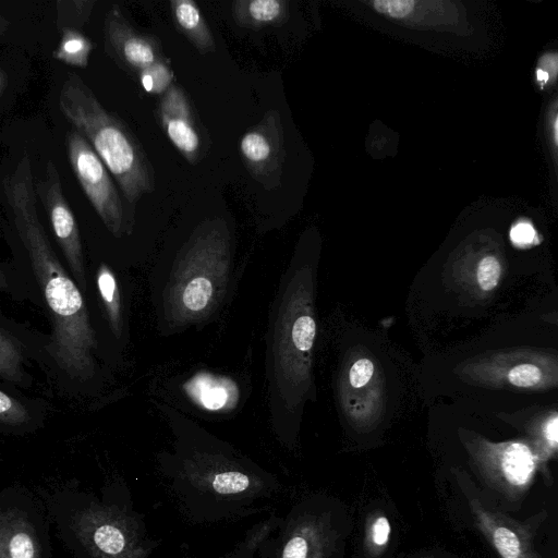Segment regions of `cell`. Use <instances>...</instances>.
Returning <instances> with one entry per match:
<instances>
[{"instance_id": "cell-28", "label": "cell", "mask_w": 558, "mask_h": 558, "mask_svg": "<svg viewBox=\"0 0 558 558\" xmlns=\"http://www.w3.org/2000/svg\"><path fill=\"white\" fill-rule=\"evenodd\" d=\"M390 525L386 517H379L373 524L372 538L376 545H384L388 541Z\"/></svg>"}, {"instance_id": "cell-22", "label": "cell", "mask_w": 558, "mask_h": 558, "mask_svg": "<svg viewBox=\"0 0 558 558\" xmlns=\"http://www.w3.org/2000/svg\"><path fill=\"white\" fill-rule=\"evenodd\" d=\"M240 153L250 166H257L270 157L271 146L262 131L251 130L241 137Z\"/></svg>"}, {"instance_id": "cell-9", "label": "cell", "mask_w": 558, "mask_h": 558, "mask_svg": "<svg viewBox=\"0 0 558 558\" xmlns=\"http://www.w3.org/2000/svg\"><path fill=\"white\" fill-rule=\"evenodd\" d=\"M70 166L83 192L107 229L119 236L123 206L111 173L87 140L75 129L65 137Z\"/></svg>"}, {"instance_id": "cell-27", "label": "cell", "mask_w": 558, "mask_h": 558, "mask_svg": "<svg viewBox=\"0 0 558 558\" xmlns=\"http://www.w3.org/2000/svg\"><path fill=\"white\" fill-rule=\"evenodd\" d=\"M307 543L301 536L291 538L282 553V558H306Z\"/></svg>"}, {"instance_id": "cell-29", "label": "cell", "mask_w": 558, "mask_h": 558, "mask_svg": "<svg viewBox=\"0 0 558 558\" xmlns=\"http://www.w3.org/2000/svg\"><path fill=\"white\" fill-rule=\"evenodd\" d=\"M547 436L550 440L558 442V417L548 424Z\"/></svg>"}, {"instance_id": "cell-2", "label": "cell", "mask_w": 558, "mask_h": 558, "mask_svg": "<svg viewBox=\"0 0 558 558\" xmlns=\"http://www.w3.org/2000/svg\"><path fill=\"white\" fill-rule=\"evenodd\" d=\"M333 341L337 416L354 436L379 434L421 396L420 364L389 336V325L339 319Z\"/></svg>"}, {"instance_id": "cell-12", "label": "cell", "mask_w": 558, "mask_h": 558, "mask_svg": "<svg viewBox=\"0 0 558 558\" xmlns=\"http://www.w3.org/2000/svg\"><path fill=\"white\" fill-rule=\"evenodd\" d=\"M104 35L113 58L133 73L138 74L166 58L159 41L153 36L136 32L117 4H113L106 14Z\"/></svg>"}, {"instance_id": "cell-23", "label": "cell", "mask_w": 558, "mask_h": 558, "mask_svg": "<svg viewBox=\"0 0 558 558\" xmlns=\"http://www.w3.org/2000/svg\"><path fill=\"white\" fill-rule=\"evenodd\" d=\"M500 264L494 256H485L477 266V282L483 291L493 290L499 281Z\"/></svg>"}, {"instance_id": "cell-10", "label": "cell", "mask_w": 558, "mask_h": 558, "mask_svg": "<svg viewBox=\"0 0 558 558\" xmlns=\"http://www.w3.org/2000/svg\"><path fill=\"white\" fill-rule=\"evenodd\" d=\"M36 194L45 206L54 238L61 247L72 275L82 292L87 290L78 225L63 194L60 174L52 160H48L45 175L35 185Z\"/></svg>"}, {"instance_id": "cell-32", "label": "cell", "mask_w": 558, "mask_h": 558, "mask_svg": "<svg viewBox=\"0 0 558 558\" xmlns=\"http://www.w3.org/2000/svg\"><path fill=\"white\" fill-rule=\"evenodd\" d=\"M184 558H194V557H184Z\"/></svg>"}, {"instance_id": "cell-25", "label": "cell", "mask_w": 558, "mask_h": 558, "mask_svg": "<svg viewBox=\"0 0 558 558\" xmlns=\"http://www.w3.org/2000/svg\"><path fill=\"white\" fill-rule=\"evenodd\" d=\"M26 410L13 397L3 390L0 392V418L7 424H17L26 421Z\"/></svg>"}, {"instance_id": "cell-1", "label": "cell", "mask_w": 558, "mask_h": 558, "mask_svg": "<svg viewBox=\"0 0 558 558\" xmlns=\"http://www.w3.org/2000/svg\"><path fill=\"white\" fill-rule=\"evenodd\" d=\"M319 247L301 244L282 272L270 304L265 374L270 422L283 438L300 430L305 407L317 401Z\"/></svg>"}, {"instance_id": "cell-7", "label": "cell", "mask_w": 558, "mask_h": 558, "mask_svg": "<svg viewBox=\"0 0 558 558\" xmlns=\"http://www.w3.org/2000/svg\"><path fill=\"white\" fill-rule=\"evenodd\" d=\"M168 487L185 515L205 523L215 515L217 500L246 490L251 478L241 470L223 466L215 456L196 452L163 468Z\"/></svg>"}, {"instance_id": "cell-13", "label": "cell", "mask_w": 558, "mask_h": 558, "mask_svg": "<svg viewBox=\"0 0 558 558\" xmlns=\"http://www.w3.org/2000/svg\"><path fill=\"white\" fill-rule=\"evenodd\" d=\"M183 390L194 404L211 413L232 412L243 395L238 379L210 372L195 373L184 383Z\"/></svg>"}, {"instance_id": "cell-16", "label": "cell", "mask_w": 558, "mask_h": 558, "mask_svg": "<svg viewBox=\"0 0 558 558\" xmlns=\"http://www.w3.org/2000/svg\"><path fill=\"white\" fill-rule=\"evenodd\" d=\"M478 514H481L484 533L487 534L501 558H525L526 547L514 530L496 521L490 513L484 511Z\"/></svg>"}, {"instance_id": "cell-20", "label": "cell", "mask_w": 558, "mask_h": 558, "mask_svg": "<svg viewBox=\"0 0 558 558\" xmlns=\"http://www.w3.org/2000/svg\"><path fill=\"white\" fill-rule=\"evenodd\" d=\"M95 0H59L57 1V26L63 29H80L89 20Z\"/></svg>"}, {"instance_id": "cell-8", "label": "cell", "mask_w": 558, "mask_h": 558, "mask_svg": "<svg viewBox=\"0 0 558 558\" xmlns=\"http://www.w3.org/2000/svg\"><path fill=\"white\" fill-rule=\"evenodd\" d=\"M50 520L40 498L21 485L0 494V558H53Z\"/></svg>"}, {"instance_id": "cell-31", "label": "cell", "mask_w": 558, "mask_h": 558, "mask_svg": "<svg viewBox=\"0 0 558 558\" xmlns=\"http://www.w3.org/2000/svg\"><path fill=\"white\" fill-rule=\"evenodd\" d=\"M8 85H9L8 74L4 71V69H1L0 70V95L1 96H3Z\"/></svg>"}, {"instance_id": "cell-15", "label": "cell", "mask_w": 558, "mask_h": 558, "mask_svg": "<svg viewBox=\"0 0 558 558\" xmlns=\"http://www.w3.org/2000/svg\"><path fill=\"white\" fill-rule=\"evenodd\" d=\"M500 487L508 492L525 488L534 473V460L531 450L523 444H510L502 449L498 462Z\"/></svg>"}, {"instance_id": "cell-26", "label": "cell", "mask_w": 558, "mask_h": 558, "mask_svg": "<svg viewBox=\"0 0 558 558\" xmlns=\"http://www.w3.org/2000/svg\"><path fill=\"white\" fill-rule=\"evenodd\" d=\"M510 235L513 243L526 245L533 242L535 232L530 223L520 222L512 228Z\"/></svg>"}, {"instance_id": "cell-5", "label": "cell", "mask_w": 558, "mask_h": 558, "mask_svg": "<svg viewBox=\"0 0 558 558\" xmlns=\"http://www.w3.org/2000/svg\"><path fill=\"white\" fill-rule=\"evenodd\" d=\"M58 101L62 114L92 145L129 203L135 204L154 191V170L141 143L81 76H66Z\"/></svg>"}, {"instance_id": "cell-3", "label": "cell", "mask_w": 558, "mask_h": 558, "mask_svg": "<svg viewBox=\"0 0 558 558\" xmlns=\"http://www.w3.org/2000/svg\"><path fill=\"white\" fill-rule=\"evenodd\" d=\"M2 191L52 319L51 354L69 373L89 377L94 374L92 350L96 341L88 312L82 291L61 266L40 223L26 150L14 170L3 177Z\"/></svg>"}, {"instance_id": "cell-11", "label": "cell", "mask_w": 558, "mask_h": 558, "mask_svg": "<svg viewBox=\"0 0 558 558\" xmlns=\"http://www.w3.org/2000/svg\"><path fill=\"white\" fill-rule=\"evenodd\" d=\"M156 118L173 147L191 165L207 154L208 134L183 87L173 84L159 99Z\"/></svg>"}, {"instance_id": "cell-30", "label": "cell", "mask_w": 558, "mask_h": 558, "mask_svg": "<svg viewBox=\"0 0 558 558\" xmlns=\"http://www.w3.org/2000/svg\"><path fill=\"white\" fill-rule=\"evenodd\" d=\"M551 134H553V142L556 147H558V111H556L553 122H551Z\"/></svg>"}, {"instance_id": "cell-19", "label": "cell", "mask_w": 558, "mask_h": 558, "mask_svg": "<svg viewBox=\"0 0 558 558\" xmlns=\"http://www.w3.org/2000/svg\"><path fill=\"white\" fill-rule=\"evenodd\" d=\"M97 287L112 330L119 336L122 313L121 298L116 277L106 265H101L98 269Z\"/></svg>"}, {"instance_id": "cell-17", "label": "cell", "mask_w": 558, "mask_h": 558, "mask_svg": "<svg viewBox=\"0 0 558 558\" xmlns=\"http://www.w3.org/2000/svg\"><path fill=\"white\" fill-rule=\"evenodd\" d=\"M278 0H240L232 3L234 20L244 26H262L277 21L283 11Z\"/></svg>"}, {"instance_id": "cell-6", "label": "cell", "mask_w": 558, "mask_h": 558, "mask_svg": "<svg viewBox=\"0 0 558 558\" xmlns=\"http://www.w3.org/2000/svg\"><path fill=\"white\" fill-rule=\"evenodd\" d=\"M230 248L222 219H206L195 228L185 243L174 289L175 304L184 316H199L218 301L229 276Z\"/></svg>"}, {"instance_id": "cell-24", "label": "cell", "mask_w": 558, "mask_h": 558, "mask_svg": "<svg viewBox=\"0 0 558 558\" xmlns=\"http://www.w3.org/2000/svg\"><path fill=\"white\" fill-rule=\"evenodd\" d=\"M542 379L541 369L534 364H519L508 373V380L517 387H533Z\"/></svg>"}, {"instance_id": "cell-14", "label": "cell", "mask_w": 558, "mask_h": 558, "mask_svg": "<svg viewBox=\"0 0 558 558\" xmlns=\"http://www.w3.org/2000/svg\"><path fill=\"white\" fill-rule=\"evenodd\" d=\"M169 4L175 27L195 49L201 53L215 51L213 33L198 4L193 0H171Z\"/></svg>"}, {"instance_id": "cell-4", "label": "cell", "mask_w": 558, "mask_h": 558, "mask_svg": "<svg viewBox=\"0 0 558 558\" xmlns=\"http://www.w3.org/2000/svg\"><path fill=\"white\" fill-rule=\"evenodd\" d=\"M38 493L72 558H149L157 547L123 484H110L100 495L72 484Z\"/></svg>"}, {"instance_id": "cell-18", "label": "cell", "mask_w": 558, "mask_h": 558, "mask_svg": "<svg viewBox=\"0 0 558 558\" xmlns=\"http://www.w3.org/2000/svg\"><path fill=\"white\" fill-rule=\"evenodd\" d=\"M94 48L92 40L78 29H63L61 38L52 51L54 59L76 68H86Z\"/></svg>"}, {"instance_id": "cell-21", "label": "cell", "mask_w": 558, "mask_h": 558, "mask_svg": "<svg viewBox=\"0 0 558 558\" xmlns=\"http://www.w3.org/2000/svg\"><path fill=\"white\" fill-rule=\"evenodd\" d=\"M138 82L143 89L150 95L162 96L174 83V72L167 58H163L138 74Z\"/></svg>"}]
</instances>
